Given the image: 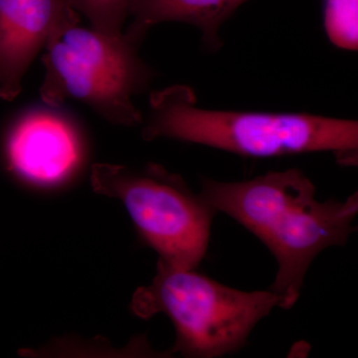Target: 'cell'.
<instances>
[{"label": "cell", "mask_w": 358, "mask_h": 358, "mask_svg": "<svg viewBox=\"0 0 358 358\" xmlns=\"http://www.w3.org/2000/svg\"><path fill=\"white\" fill-rule=\"evenodd\" d=\"M199 194L270 250L279 267L270 289L286 310L300 298L315 257L329 247L343 246L355 230L357 193L346 201L320 202L315 185L299 169L271 171L238 182L202 179Z\"/></svg>", "instance_id": "6da1fadb"}, {"label": "cell", "mask_w": 358, "mask_h": 358, "mask_svg": "<svg viewBox=\"0 0 358 358\" xmlns=\"http://www.w3.org/2000/svg\"><path fill=\"white\" fill-rule=\"evenodd\" d=\"M143 136L173 138L252 157L333 152L355 164L358 122L308 114L200 109L192 89L181 85L155 92Z\"/></svg>", "instance_id": "7a4b0ae2"}, {"label": "cell", "mask_w": 358, "mask_h": 358, "mask_svg": "<svg viewBox=\"0 0 358 358\" xmlns=\"http://www.w3.org/2000/svg\"><path fill=\"white\" fill-rule=\"evenodd\" d=\"M279 303L271 289L240 291L159 261L152 284L134 293L131 310L141 319L159 313L171 317L176 331L173 352L214 358L243 348L256 324Z\"/></svg>", "instance_id": "3957f363"}, {"label": "cell", "mask_w": 358, "mask_h": 358, "mask_svg": "<svg viewBox=\"0 0 358 358\" xmlns=\"http://www.w3.org/2000/svg\"><path fill=\"white\" fill-rule=\"evenodd\" d=\"M80 18L67 21L45 45L42 101L59 107L76 99L108 121L124 126L141 122L133 96L150 79L136 53L138 42L126 33L103 34L79 27Z\"/></svg>", "instance_id": "277c9868"}, {"label": "cell", "mask_w": 358, "mask_h": 358, "mask_svg": "<svg viewBox=\"0 0 358 358\" xmlns=\"http://www.w3.org/2000/svg\"><path fill=\"white\" fill-rule=\"evenodd\" d=\"M91 182L96 192L121 200L160 262L195 270L203 260L217 211L194 194L180 176L159 164L141 171L95 164Z\"/></svg>", "instance_id": "5b68a950"}, {"label": "cell", "mask_w": 358, "mask_h": 358, "mask_svg": "<svg viewBox=\"0 0 358 358\" xmlns=\"http://www.w3.org/2000/svg\"><path fill=\"white\" fill-rule=\"evenodd\" d=\"M79 14L66 0H0V98L13 101L56 30Z\"/></svg>", "instance_id": "8992f818"}, {"label": "cell", "mask_w": 358, "mask_h": 358, "mask_svg": "<svg viewBox=\"0 0 358 358\" xmlns=\"http://www.w3.org/2000/svg\"><path fill=\"white\" fill-rule=\"evenodd\" d=\"M7 157L23 178L38 185H54L75 171L81 147L67 120L37 110L23 115L14 124L7 141Z\"/></svg>", "instance_id": "52a82bcc"}, {"label": "cell", "mask_w": 358, "mask_h": 358, "mask_svg": "<svg viewBox=\"0 0 358 358\" xmlns=\"http://www.w3.org/2000/svg\"><path fill=\"white\" fill-rule=\"evenodd\" d=\"M248 0H129L128 15L133 17L126 34L141 42L152 26L166 21L188 23L199 28L204 44L220 48L219 29Z\"/></svg>", "instance_id": "ba28073f"}, {"label": "cell", "mask_w": 358, "mask_h": 358, "mask_svg": "<svg viewBox=\"0 0 358 358\" xmlns=\"http://www.w3.org/2000/svg\"><path fill=\"white\" fill-rule=\"evenodd\" d=\"M358 0H326L324 25L329 41L343 50L358 47Z\"/></svg>", "instance_id": "9c48e42d"}, {"label": "cell", "mask_w": 358, "mask_h": 358, "mask_svg": "<svg viewBox=\"0 0 358 358\" xmlns=\"http://www.w3.org/2000/svg\"><path fill=\"white\" fill-rule=\"evenodd\" d=\"M75 10L86 16L91 27L103 34H122L128 16L129 0H66Z\"/></svg>", "instance_id": "30bf717a"}]
</instances>
